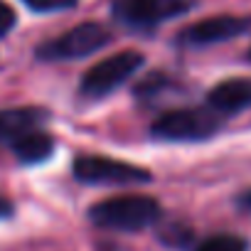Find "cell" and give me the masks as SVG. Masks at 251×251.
Masks as SVG:
<instances>
[{"label": "cell", "instance_id": "cell-10", "mask_svg": "<svg viewBox=\"0 0 251 251\" xmlns=\"http://www.w3.org/2000/svg\"><path fill=\"white\" fill-rule=\"evenodd\" d=\"M8 146H10V151L18 158L20 165H40V163H47L54 155V146L57 143H54V138L50 133L35 128V131H27L20 138L10 141Z\"/></svg>", "mask_w": 251, "mask_h": 251}, {"label": "cell", "instance_id": "cell-11", "mask_svg": "<svg viewBox=\"0 0 251 251\" xmlns=\"http://www.w3.org/2000/svg\"><path fill=\"white\" fill-rule=\"evenodd\" d=\"M170 89H177V81L173 76H168L165 72H151L133 86V94L141 101H158Z\"/></svg>", "mask_w": 251, "mask_h": 251}, {"label": "cell", "instance_id": "cell-13", "mask_svg": "<svg viewBox=\"0 0 251 251\" xmlns=\"http://www.w3.org/2000/svg\"><path fill=\"white\" fill-rule=\"evenodd\" d=\"M160 241H163L165 246L180 251V249L192 246L195 231H192V226L185 224V222H170V224H165V226L160 229Z\"/></svg>", "mask_w": 251, "mask_h": 251}, {"label": "cell", "instance_id": "cell-12", "mask_svg": "<svg viewBox=\"0 0 251 251\" xmlns=\"http://www.w3.org/2000/svg\"><path fill=\"white\" fill-rule=\"evenodd\" d=\"M192 251H249V241L236 234H212L192 246Z\"/></svg>", "mask_w": 251, "mask_h": 251}, {"label": "cell", "instance_id": "cell-3", "mask_svg": "<svg viewBox=\"0 0 251 251\" xmlns=\"http://www.w3.org/2000/svg\"><path fill=\"white\" fill-rule=\"evenodd\" d=\"M111 40L113 35L106 25L89 20V23H79L69 27L67 32L37 45L35 57L40 62H74V59H84V57L101 52L106 45H111Z\"/></svg>", "mask_w": 251, "mask_h": 251}, {"label": "cell", "instance_id": "cell-8", "mask_svg": "<svg viewBox=\"0 0 251 251\" xmlns=\"http://www.w3.org/2000/svg\"><path fill=\"white\" fill-rule=\"evenodd\" d=\"M207 106L224 118L251 108V76H231L214 84L207 91Z\"/></svg>", "mask_w": 251, "mask_h": 251}, {"label": "cell", "instance_id": "cell-15", "mask_svg": "<svg viewBox=\"0 0 251 251\" xmlns=\"http://www.w3.org/2000/svg\"><path fill=\"white\" fill-rule=\"evenodd\" d=\"M15 25H18V15H15V10L5 3V0H0V40L8 37V35L15 30Z\"/></svg>", "mask_w": 251, "mask_h": 251}, {"label": "cell", "instance_id": "cell-1", "mask_svg": "<svg viewBox=\"0 0 251 251\" xmlns=\"http://www.w3.org/2000/svg\"><path fill=\"white\" fill-rule=\"evenodd\" d=\"M224 116L209 106L173 108L158 116L151 126V136L165 143H202L222 133Z\"/></svg>", "mask_w": 251, "mask_h": 251}, {"label": "cell", "instance_id": "cell-7", "mask_svg": "<svg viewBox=\"0 0 251 251\" xmlns=\"http://www.w3.org/2000/svg\"><path fill=\"white\" fill-rule=\"evenodd\" d=\"M249 32H251V15H214L182 27L175 42L185 50H200L236 40Z\"/></svg>", "mask_w": 251, "mask_h": 251}, {"label": "cell", "instance_id": "cell-9", "mask_svg": "<svg viewBox=\"0 0 251 251\" xmlns=\"http://www.w3.org/2000/svg\"><path fill=\"white\" fill-rule=\"evenodd\" d=\"M50 121V111L40 106H13L0 108V143H10L27 131L40 128Z\"/></svg>", "mask_w": 251, "mask_h": 251}, {"label": "cell", "instance_id": "cell-14", "mask_svg": "<svg viewBox=\"0 0 251 251\" xmlns=\"http://www.w3.org/2000/svg\"><path fill=\"white\" fill-rule=\"evenodd\" d=\"M25 8L40 15H50V13H64V10H74L79 5V0H23Z\"/></svg>", "mask_w": 251, "mask_h": 251}, {"label": "cell", "instance_id": "cell-4", "mask_svg": "<svg viewBox=\"0 0 251 251\" xmlns=\"http://www.w3.org/2000/svg\"><path fill=\"white\" fill-rule=\"evenodd\" d=\"M146 64V54L138 50H123L116 52L106 59H101L99 64H94L79 81V96L96 101V99H106L111 91H116L118 86H123L131 76H136Z\"/></svg>", "mask_w": 251, "mask_h": 251}, {"label": "cell", "instance_id": "cell-18", "mask_svg": "<svg viewBox=\"0 0 251 251\" xmlns=\"http://www.w3.org/2000/svg\"><path fill=\"white\" fill-rule=\"evenodd\" d=\"M246 59H249V62H251V47H249V52H246Z\"/></svg>", "mask_w": 251, "mask_h": 251}, {"label": "cell", "instance_id": "cell-2", "mask_svg": "<svg viewBox=\"0 0 251 251\" xmlns=\"http://www.w3.org/2000/svg\"><path fill=\"white\" fill-rule=\"evenodd\" d=\"M89 219L99 229L143 231L160 219V202L148 195H118L91 204Z\"/></svg>", "mask_w": 251, "mask_h": 251}, {"label": "cell", "instance_id": "cell-17", "mask_svg": "<svg viewBox=\"0 0 251 251\" xmlns=\"http://www.w3.org/2000/svg\"><path fill=\"white\" fill-rule=\"evenodd\" d=\"M236 207H239L241 212L251 214V187L244 190V192H239V197H236Z\"/></svg>", "mask_w": 251, "mask_h": 251}, {"label": "cell", "instance_id": "cell-16", "mask_svg": "<svg viewBox=\"0 0 251 251\" xmlns=\"http://www.w3.org/2000/svg\"><path fill=\"white\" fill-rule=\"evenodd\" d=\"M15 214V204L13 200H8L5 195H0V219H10Z\"/></svg>", "mask_w": 251, "mask_h": 251}, {"label": "cell", "instance_id": "cell-5", "mask_svg": "<svg viewBox=\"0 0 251 251\" xmlns=\"http://www.w3.org/2000/svg\"><path fill=\"white\" fill-rule=\"evenodd\" d=\"M197 5V0H111V15L118 25L151 32L168 20L187 15Z\"/></svg>", "mask_w": 251, "mask_h": 251}, {"label": "cell", "instance_id": "cell-6", "mask_svg": "<svg viewBox=\"0 0 251 251\" xmlns=\"http://www.w3.org/2000/svg\"><path fill=\"white\" fill-rule=\"evenodd\" d=\"M72 173L79 182L84 185H148L153 180L151 170L126 163V160H116V158H106V155H79L72 165Z\"/></svg>", "mask_w": 251, "mask_h": 251}]
</instances>
